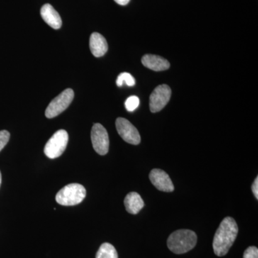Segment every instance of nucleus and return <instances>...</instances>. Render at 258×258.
Wrapping results in <instances>:
<instances>
[{
	"label": "nucleus",
	"mask_w": 258,
	"mask_h": 258,
	"mask_svg": "<svg viewBox=\"0 0 258 258\" xmlns=\"http://www.w3.org/2000/svg\"><path fill=\"white\" fill-rule=\"evenodd\" d=\"M238 234V227L233 218L227 217L220 223L213 240L215 254L222 257L230 250Z\"/></svg>",
	"instance_id": "nucleus-1"
},
{
	"label": "nucleus",
	"mask_w": 258,
	"mask_h": 258,
	"mask_svg": "<svg viewBox=\"0 0 258 258\" xmlns=\"http://www.w3.org/2000/svg\"><path fill=\"white\" fill-rule=\"evenodd\" d=\"M198 242V236L193 231L179 230L171 233L167 246L175 254H184L192 249Z\"/></svg>",
	"instance_id": "nucleus-2"
},
{
	"label": "nucleus",
	"mask_w": 258,
	"mask_h": 258,
	"mask_svg": "<svg viewBox=\"0 0 258 258\" xmlns=\"http://www.w3.org/2000/svg\"><path fill=\"white\" fill-rule=\"evenodd\" d=\"M86 196V190L83 185L70 184L57 193L56 202L63 206H74L82 203Z\"/></svg>",
	"instance_id": "nucleus-3"
},
{
	"label": "nucleus",
	"mask_w": 258,
	"mask_h": 258,
	"mask_svg": "<svg viewBox=\"0 0 258 258\" xmlns=\"http://www.w3.org/2000/svg\"><path fill=\"white\" fill-rule=\"evenodd\" d=\"M69 134L64 130H59L49 139L44 149L45 155L50 159L60 157L67 147Z\"/></svg>",
	"instance_id": "nucleus-4"
},
{
	"label": "nucleus",
	"mask_w": 258,
	"mask_h": 258,
	"mask_svg": "<svg viewBox=\"0 0 258 258\" xmlns=\"http://www.w3.org/2000/svg\"><path fill=\"white\" fill-rule=\"evenodd\" d=\"M74 98V92L71 88L64 90L59 96L50 102L45 111V116L52 118L60 115L71 105Z\"/></svg>",
	"instance_id": "nucleus-5"
},
{
	"label": "nucleus",
	"mask_w": 258,
	"mask_h": 258,
	"mask_svg": "<svg viewBox=\"0 0 258 258\" xmlns=\"http://www.w3.org/2000/svg\"><path fill=\"white\" fill-rule=\"evenodd\" d=\"M91 141L93 149L100 155H106L109 150L108 132L100 123H95L91 130Z\"/></svg>",
	"instance_id": "nucleus-6"
},
{
	"label": "nucleus",
	"mask_w": 258,
	"mask_h": 258,
	"mask_svg": "<svg viewBox=\"0 0 258 258\" xmlns=\"http://www.w3.org/2000/svg\"><path fill=\"white\" fill-rule=\"evenodd\" d=\"M115 126L118 134L125 142L133 145L140 144V134L129 120L123 118H118L115 121Z\"/></svg>",
	"instance_id": "nucleus-7"
},
{
	"label": "nucleus",
	"mask_w": 258,
	"mask_h": 258,
	"mask_svg": "<svg viewBox=\"0 0 258 258\" xmlns=\"http://www.w3.org/2000/svg\"><path fill=\"white\" fill-rule=\"evenodd\" d=\"M171 88L167 85H160L154 90L150 96V110L152 113L161 111L171 98Z\"/></svg>",
	"instance_id": "nucleus-8"
},
{
	"label": "nucleus",
	"mask_w": 258,
	"mask_h": 258,
	"mask_svg": "<svg viewBox=\"0 0 258 258\" xmlns=\"http://www.w3.org/2000/svg\"><path fill=\"white\" fill-rule=\"evenodd\" d=\"M149 179L153 185L160 191L164 192H171L174 191V184L170 177L165 171L161 169H153L149 174Z\"/></svg>",
	"instance_id": "nucleus-9"
},
{
	"label": "nucleus",
	"mask_w": 258,
	"mask_h": 258,
	"mask_svg": "<svg viewBox=\"0 0 258 258\" xmlns=\"http://www.w3.org/2000/svg\"><path fill=\"white\" fill-rule=\"evenodd\" d=\"M40 15L44 21L51 28L57 30L62 26V20L60 15L50 4H45L40 10Z\"/></svg>",
	"instance_id": "nucleus-10"
},
{
	"label": "nucleus",
	"mask_w": 258,
	"mask_h": 258,
	"mask_svg": "<svg viewBox=\"0 0 258 258\" xmlns=\"http://www.w3.org/2000/svg\"><path fill=\"white\" fill-rule=\"evenodd\" d=\"M142 64L147 69L154 71H163L169 69L170 63L166 59L160 56L148 54L143 56L142 59Z\"/></svg>",
	"instance_id": "nucleus-11"
},
{
	"label": "nucleus",
	"mask_w": 258,
	"mask_h": 258,
	"mask_svg": "<svg viewBox=\"0 0 258 258\" xmlns=\"http://www.w3.org/2000/svg\"><path fill=\"white\" fill-rule=\"evenodd\" d=\"M90 49L95 57L104 55L108 51V43L105 37L98 32H93L90 37Z\"/></svg>",
	"instance_id": "nucleus-12"
},
{
	"label": "nucleus",
	"mask_w": 258,
	"mask_h": 258,
	"mask_svg": "<svg viewBox=\"0 0 258 258\" xmlns=\"http://www.w3.org/2000/svg\"><path fill=\"white\" fill-rule=\"evenodd\" d=\"M125 210L128 213L137 215L144 207V203L140 195L137 192H130L124 200Z\"/></svg>",
	"instance_id": "nucleus-13"
},
{
	"label": "nucleus",
	"mask_w": 258,
	"mask_h": 258,
	"mask_svg": "<svg viewBox=\"0 0 258 258\" xmlns=\"http://www.w3.org/2000/svg\"><path fill=\"white\" fill-rule=\"evenodd\" d=\"M96 258H118L116 249L111 244L105 242L102 244L98 252Z\"/></svg>",
	"instance_id": "nucleus-14"
},
{
	"label": "nucleus",
	"mask_w": 258,
	"mask_h": 258,
	"mask_svg": "<svg viewBox=\"0 0 258 258\" xmlns=\"http://www.w3.org/2000/svg\"><path fill=\"white\" fill-rule=\"evenodd\" d=\"M124 83L127 86H133L135 85L136 81L133 76L128 73H122L117 78L116 84L120 87V86H123Z\"/></svg>",
	"instance_id": "nucleus-15"
},
{
	"label": "nucleus",
	"mask_w": 258,
	"mask_h": 258,
	"mask_svg": "<svg viewBox=\"0 0 258 258\" xmlns=\"http://www.w3.org/2000/svg\"><path fill=\"white\" fill-rule=\"evenodd\" d=\"M139 103H140V101H139L138 97L135 96L129 97L125 102V108L127 111L130 112L135 111L138 108Z\"/></svg>",
	"instance_id": "nucleus-16"
},
{
	"label": "nucleus",
	"mask_w": 258,
	"mask_h": 258,
	"mask_svg": "<svg viewBox=\"0 0 258 258\" xmlns=\"http://www.w3.org/2000/svg\"><path fill=\"white\" fill-rule=\"evenodd\" d=\"M10 137V134L8 131L4 130L0 132V152L9 142Z\"/></svg>",
	"instance_id": "nucleus-17"
},
{
	"label": "nucleus",
	"mask_w": 258,
	"mask_h": 258,
	"mask_svg": "<svg viewBox=\"0 0 258 258\" xmlns=\"http://www.w3.org/2000/svg\"><path fill=\"white\" fill-rule=\"evenodd\" d=\"M243 258H258V249L254 246H251L246 249L243 254Z\"/></svg>",
	"instance_id": "nucleus-18"
},
{
	"label": "nucleus",
	"mask_w": 258,
	"mask_h": 258,
	"mask_svg": "<svg viewBox=\"0 0 258 258\" xmlns=\"http://www.w3.org/2000/svg\"><path fill=\"white\" fill-rule=\"evenodd\" d=\"M252 191L253 192L254 197L255 198L258 199V177H256V179H254L253 184L252 185Z\"/></svg>",
	"instance_id": "nucleus-19"
},
{
	"label": "nucleus",
	"mask_w": 258,
	"mask_h": 258,
	"mask_svg": "<svg viewBox=\"0 0 258 258\" xmlns=\"http://www.w3.org/2000/svg\"><path fill=\"white\" fill-rule=\"evenodd\" d=\"M114 1L117 3V4L120 5H126L128 4L129 2H130V0H114Z\"/></svg>",
	"instance_id": "nucleus-20"
},
{
	"label": "nucleus",
	"mask_w": 258,
	"mask_h": 258,
	"mask_svg": "<svg viewBox=\"0 0 258 258\" xmlns=\"http://www.w3.org/2000/svg\"><path fill=\"white\" fill-rule=\"evenodd\" d=\"M2 184V174L1 171H0V186H1Z\"/></svg>",
	"instance_id": "nucleus-21"
}]
</instances>
